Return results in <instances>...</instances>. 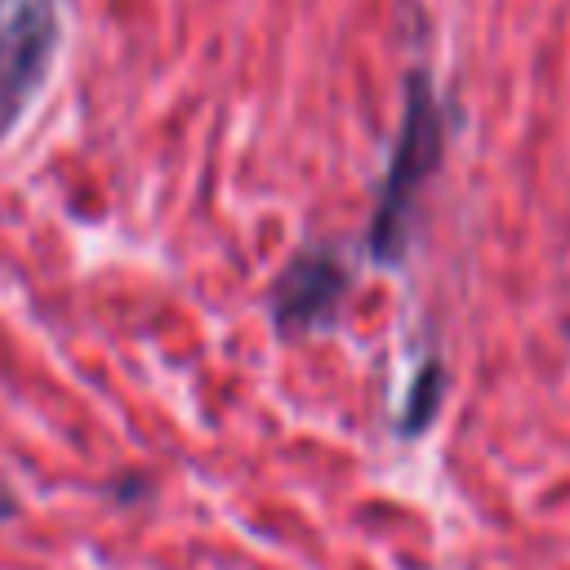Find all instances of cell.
Here are the masks:
<instances>
[{
    "instance_id": "cell-1",
    "label": "cell",
    "mask_w": 570,
    "mask_h": 570,
    "mask_svg": "<svg viewBox=\"0 0 570 570\" xmlns=\"http://www.w3.org/2000/svg\"><path fill=\"white\" fill-rule=\"evenodd\" d=\"M436 156H441V111H436L428 76L414 71L410 94H405L401 134H396V147H392V165H387V178L379 187V205H374V218H370V254L379 263L401 258L419 187L436 169Z\"/></svg>"
},
{
    "instance_id": "cell-2",
    "label": "cell",
    "mask_w": 570,
    "mask_h": 570,
    "mask_svg": "<svg viewBox=\"0 0 570 570\" xmlns=\"http://www.w3.org/2000/svg\"><path fill=\"white\" fill-rule=\"evenodd\" d=\"M53 53L49 0H0V134L27 111Z\"/></svg>"
},
{
    "instance_id": "cell-3",
    "label": "cell",
    "mask_w": 570,
    "mask_h": 570,
    "mask_svg": "<svg viewBox=\"0 0 570 570\" xmlns=\"http://www.w3.org/2000/svg\"><path fill=\"white\" fill-rule=\"evenodd\" d=\"M343 285H347L343 263L334 254H325V249H312V254H303V258H294L285 267L276 294H272V316L281 321V330L321 325L334 312Z\"/></svg>"
},
{
    "instance_id": "cell-4",
    "label": "cell",
    "mask_w": 570,
    "mask_h": 570,
    "mask_svg": "<svg viewBox=\"0 0 570 570\" xmlns=\"http://www.w3.org/2000/svg\"><path fill=\"white\" fill-rule=\"evenodd\" d=\"M4 517H13V494L0 485V521H4Z\"/></svg>"
}]
</instances>
